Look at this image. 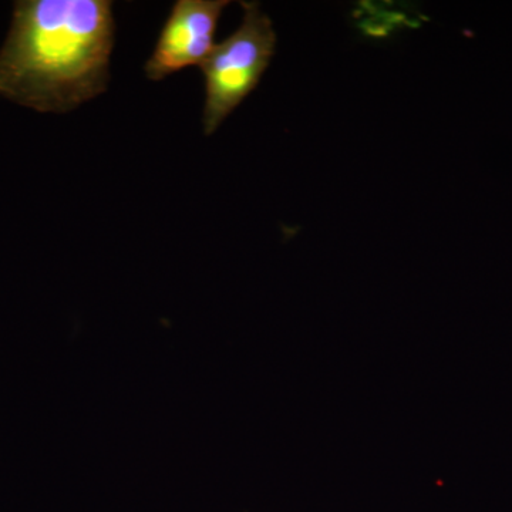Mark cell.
Masks as SVG:
<instances>
[{"mask_svg":"<svg viewBox=\"0 0 512 512\" xmlns=\"http://www.w3.org/2000/svg\"><path fill=\"white\" fill-rule=\"evenodd\" d=\"M227 0H178L165 20L153 55L147 60V79L160 82L191 66H202L215 47V33Z\"/></svg>","mask_w":512,"mask_h":512,"instance_id":"3957f363","label":"cell"},{"mask_svg":"<svg viewBox=\"0 0 512 512\" xmlns=\"http://www.w3.org/2000/svg\"><path fill=\"white\" fill-rule=\"evenodd\" d=\"M109 0H19L0 49V97L67 113L107 90L114 47Z\"/></svg>","mask_w":512,"mask_h":512,"instance_id":"6da1fadb","label":"cell"},{"mask_svg":"<svg viewBox=\"0 0 512 512\" xmlns=\"http://www.w3.org/2000/svg\"><path fill=\"white\" fill-rule=\"evenodd\" d=\"M241 26L202 64L205 103L204 133L211 136L261 82L275 55L276 33L272 20L255 2H241Z\"/></svg>","mask_w":512,"mask_h":512,"instance_id":"7a4b0ae2","label":"cell"}]
</instances>
